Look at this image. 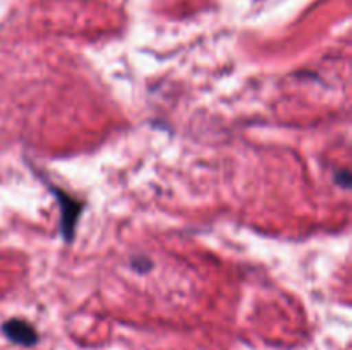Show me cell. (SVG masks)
<instances>
[{
	"label": "cell",
	"instance_id": "cell-1",
	"mask_svg": "<svg viewBox=\"0 0 352 350\" xmlns=\"http://www.w3.org/2000/svg\"><path fill=\"white\" fill-rule=\"evenodd\" d=\"M48 189L54 192V196L57 198L58 206H60V232L62 237H64L67 242H72L74 239V229L76 223H78L79 215L82 211V205L78 201V199L71 198L65 191L55 187L54 184H48Z\"/></svg>",
	"mask_w": 352,
	"mask_h": 350
},
{
	"label": "cell",
	"instance_id": "cell-2",
	"mask_svg": "<svg viewBox=\"0 0 352 350\" xmlns=\"http://www.w3.org/2000/svg\"><path fill=\"white\" fill-rule=\"evenodd\" d=\"M3 333L9 340L14 343L23 347H33L38 342V333L30 323L23 321V319H10L2 326Z\"/></svg>",
	"mask_w": 352,
	"mask_h": 350
},
{
	"label": "cell",
	"instance_id": "cell-3",
	"mask_svg": "<svg viewBox=\"0 0 352 350\" xmlns=\"http://www.w3.org/2000/svg\"><path fill=\"white\" fill-rule=\"evenodd\" d=\"M133 266L136 268V271H140V273H143V271H148L151 266H153V263H151L150 259H146V257L141 256V259H138V257H134L133 259Z\"/></svg>",
	"mask_w": 352,
	"mask_h": 350
},
{
	"label": "cell",
	"instance_id": "cell-4",
	"mask_svg": "<svg viewBox=\"0 0 352 350\" xmlns=\"http://www.w3.org/2000/svg\"><path fill=\"white\" fill-rule=\"evenodd\" d=\"M336 180H337V184L342 185L344 189H349V185H351V175H349V170H347V168H344V170L337 172Z\"/></svg>",
	"mask_w": 352,
	"mask_h": 350
}]
</instances>
